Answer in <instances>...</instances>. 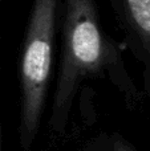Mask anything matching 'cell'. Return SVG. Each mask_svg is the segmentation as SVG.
Masks as SVG:
<instances>
[{"label": "cell", "instance_id": "1", "mask_svg": "<svg viewBox=\"0 0 150 151\" xmlns=\"http://www.w3.org/2000/svg\"><path fill=\"white\" fill-rule=\"evenodd\" d=\"M64 1L63 56L49 122L57 134L65 131L77 90L88 78L106 77L129 99L138 96L121 53L101 28L96 0Z\"/></svg>", "mask_w": 150, "mask_h": 151}, {"label": "cell", "instance_id": "2", "mask_svg": "<svg viewBox=\"0 0 150 151\" xmlns=\"http://www.w3.org/2000/svg\"><path fill=\"white\" fill-rule=\"evenodd\" d=\"M58 0H33L20 64V146L31 151L41 121L50 78Z\"/></svg>", "mask_w": 150, "mask_h": 151}, {"label": "cell", "instance_id": "3", "mask_svg": "<svg viewBox=\"0 0 150 151\" xmlns=\"http://www.w3.org/2000/svg\"><path fill=\"white\" fill-rule=\"evenodd\" d=\"M128 45L144 65V88L150 97V0H112Z\"/></svg>", "mask_w": 150, "mask_h": 151}, {"label": "cell", "instance_id": "4", "mask_svg": "<svg viewBox=\"0 0 150 151\" xmlns=\"http://www.w3.org/2000/svg\"><path fill=\"white\" fill-rule=\"evenodd\" d=\"M108 151H137L129 142H126L121 135L114 134L109 142V150Z\"/></svg>", "mask_w": 150, "mask_h": 151}]
</instances>
